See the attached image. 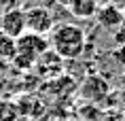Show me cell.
<instances>
[{
    "instance_id": "6da1fadb",
    "label": "cell",
    "mask_w": 125,
    "mask_h": 121,
    "mask_svg": "<svg viewBox=\"0 0 125 121\" xmlns=\"http://www.w3.org/2000/svg\"><path fill=\"white\" fill-rule=\"evenodd\" d=\"M49 47L62 60H76L85 49V30L74 23H57L51 32Z\"/></svg>"
},
{
    "instance_id": "7a4b0ae2",
    "label": "cell",
    "mask_w": 125,
    "mask_h": 121,
    "mask_svg": "<svg viewBox=\"0 0 125 121\" xmlns=\"http://www.w3.org/2000/svg\"><path fill=\"white\" fill-rule=\"evenodd\" d=\"M15 43H17V51H15L13 64L19 70H30V68H34L40 55L51 49L49 47V40L45 36H38V34H32V32H26L21 38L15 40Z\"/></svg>"
},
{
    "instance_id": "3957f363",
    "label": "cell",
    "mask_w": 125,
    "mask_h": 121,
    "mask_svg": "<svg viewBox=\"0 0 125 121\" xmlns=\"http://www.w3.org/2000/svg\"><path fill=\"white\" fill-rule=\"evenodd\" d=\"M26 28L28 32L38 34V36H45V34H51L53 28H55V19H53L51 11L42 4H36V7L26 9Z\"/></svg>"
},
{
    "instance_id": "277c9868",
    "label": "cell",
    "mask_w": 125,
    "mask_h": 121,
    "mask_svg": "<svg viewBox=\"0 0 125 121\" xmlns=\"http://www.w3.org/2000/svg\"><path fill=\"white\" fill-rule=\"evenodd\" d=\"M81 98L87 102H91V104H100V102H104L110 94V85H108V81L104 77H100V74H89L83 83H81Z\"/></svg>"
},
{
    "instance_id": "5b68a950",
    "label": "cell",
    "mask_w": 125,
    "mask_h": 121,
    "mask_svg": "<svg viewBox=\"0 0 125 121\" xmlns=\"http://www.w3.org/2000/svg\"><path fill=\"white\" fill-rule=\"evenodd\" d=\"M0 32L11 36V38H21L28 32L26 28V11L23 9H13V11H4L0 15Z\"/></svg>"
},
{
    "instance_id": "8992f818",
    "label": "cell",
    "mask_w": 125,
    "mask_h": 121,
    "mask_svg": "<svg viewBox=\"0 0 125 121\" xmlns=\"http://www.w3.org/2000/svg\"><path fill=\"white\" fill-rule=\"evenodd\" d=\"M95 19L106 30H117V28H121L125 23V13L117 4H100L98 13H95Z\"/></svg>"
},
{
    "instance_id": "52a82bcc",
    "label": "cell",
    "mask_w": 125,
    "mask_h": 121,
    "mask_svg": "<svg viewBox=\"0 0 125 121\" xmlns=\"http://www.w3.org/2000/svg\"><path fill=\"white\" fill-rule=\"evenodd\" d=\"M62 64H64V60H62L53 49H49V51H45V53L38 57L36 70H38V74H42V77H57V72L62 70Z\"/></svg>"
},
{
    "instance_id": "ba28073f",
    "label": "cell",
    "mask_w": 125,
    "mask_h": 121,
    "mask_svg": "<svg viewBox=\"0 0 125 121\" xmlns=\"http://www.w3.org/2000/svg\"><path fill=\"white\" fill-rule=\"evenodd\" d=\"M98 9H100L98 0H72L68 11L79 19H89V17H95Z\"/></svg>"
},
{
    "instance_id": "9c48e42d",
    "label": "cell",
    "mask_w": 125,
    "mask_h": 121,
    "mask_svg": "<svg viewBox=\"0 0 125 121\" xmlns=\"http://www.w3.org/2000/svg\"><path fill=\"white\" fill-rule=\"evenodd\" d=\"M15 51H17L15 38H11V36H7V34L0 32V60H11L13 62Z\"/></svg>"
},
{
    "instance_id": "30bf717a",
    "label": "cell",
    "mask_w": 125,
    "mask_h": 121,
    "mask_svg": "<svg viewBox=\"0 0 125 121\" xmlns=\"http://www.w3.org/2000/svg\"><path fill=\"white\" fill-rule=\"evenodd\" d=\"M17 115V108L11 102H0V121H13Z\"/></svg>"
},
{
    "instance_id": "8fae6325",
    "label": "cell",
    "mask_w": 125,
    "mask_h": 121,
    "mask_svg": "<svg viewBox=\"0 0 125 121\" xmlns=\"http://www.w3.org/2000/svg\"><path fill=\"white\" fill-rule=\"evenodd\" d=\"M21 0H0V9H2V13L4 11H13V9H19Z\"/></svg>"
},
{
    "instance_id": "7c38bea8",
    "label": "cell",
    "mask_w": 125,
    "mask_h": 121,
    "mask_svg": "<svg viewBox=\"0 0 125 121\" xmlns=\"http://www.w3.org/2000/svg\"><path fill=\"white\" fill-rule=\"evenodd\" d=\"M55 2H57V7H70L72 0H55Z\"/></svg>"
},
{
    "instance_id": "4fadbf2b",
    "label": "cell",
    "mask_w": 125,
    "mask_h": 121,
    "mask_svg": "<svg viewBox=\"0 0 125 121\" xmlns=\"http://www.w3.org/2000/svg\"><path fill=\"white\" fill-rule=\"evenodd\" d=\"M100 4H117V0H98Z\"/></svg>"
},
{
    "instance_id": "5bb4252c",
    "label": "cell",
    "mask_w": 125,
    "mask_h": 121,
    "mask_svg": "<svg viewBox=\"0 0 125 121\" xmlns=\"http://www.w3.org/2000/svg\"><path fill=\"white\" fill-rule=\"evenodd\" d=\"M121 102H123V108H125V89L121 91Z\"/></svg>"
},
{
    "instance_id": "9a60e30c",
    "label": "cell",
    "mask_w": 125,
    "mask_h": 121,
    "mask_svg": "<svg viewBox=\"0 0 125 121\" xmlns=\"http://www.w3.org/2000/svg\"><path fill=\"white\" fill-rule=\"evenodd\" d=\"M123 121H125V117H123Z\"/></svg>"
}]
</instances>
